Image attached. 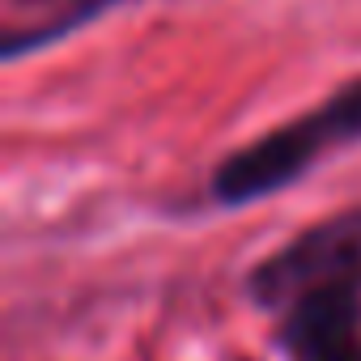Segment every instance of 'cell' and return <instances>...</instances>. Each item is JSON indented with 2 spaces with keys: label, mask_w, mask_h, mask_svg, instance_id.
I'll list each match as a JSON object with an SVG mask.
<instances>
[{
  "label": "cell",
  "mask_w": 361,
  "mask_h": 361,
  "mask_svg": "<svg viewBox=\"0 0 361 361\" xmlns=\"http://www.w3.org/2000/svg\"><path fill=\"white\" fill-rule=\"evenodd\" d=\"M115 0H60L56 9H47V0H30V22L26 26H9L5 35V56H22L30 47H43L51 39H60L64 30L98 18L102 9H111Z\"/></svg>",
  "instance_id": "obj_4"
},
{
  "label": "cell",
  "mask_w": 361,
  "mask_h": 361,
  "mask_svg": "<svg viewBox=\"0 0 361 361\" xmlns=\"http://www.w3.org/2000/svg\"><path fill=\"white\" fill-rule=\"evenodd\" d=\"M319 285L361 289V204L298 230L289 243L255 259L243 276V298L255 310L276 314Z\"/></svg>",
  "instance_id": "obj_2"
},
{
  "label": "cell",
  "mask_w": 361,
  "mask_h": 361,
  "mask_svg": "<svg viewBox=\"0 0 361 361\" xmlns=\"http://www.w3.org/2000/svg\"><path fill=\"white\" fill-rule=\"evenodd\" d=\"M285 361H361V289L319 285L272 314Z\"/></svg>",
  "instance_id": "obj_3"
},
{
  "label": "cell",
  "mask_w": 361,
  "mask_h": 361,
  "mask_svg": "<svg viewBox=\"0 0 361 361\" xmlns=\"http://www.w3.org/2000/svg\"><path fill=\"white\" fill-rule=\"evenodd\" d=\"M361 140V77L310 106L306 115L264 132L259 140L226 153L209 174V196L221 209H247L264 196L293 188L327 153Z\"/></svg>",
  "instance_id": "obj_1"
}]
</instances>
